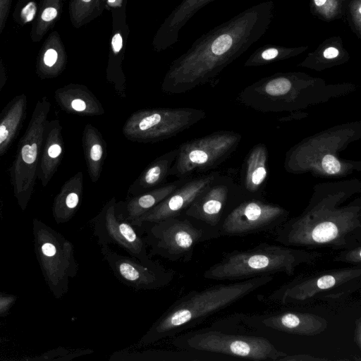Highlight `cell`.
Segmentation results:
<instances>
[{"mask_svg":"<svg viewBox=\"0 0 361 361\" xmlns=\"http://www.w3.org/2000/svg\"><path fill=\"white\" fill-rule=\"evenodd\" d=\"M344 16L352 32L361 39V0H348Z\"/></svg>","mask_w":361,"mask_h":361,"instance_id":"obj_34","label":"cell"},{"mask_svg":"<svg viewBox=\"0 0 361 361\" xmlns=\"http://www.w3.org/2000/svg\"><path fill=\"white\" fill-rule=\"evenodd\" d=\"M274 11V1H264L203 34L171 63L161 90L185 93L216 75L267 32Z\"/></svg>","mask_w":361,"mask_h":361,"instance_id":"obj_1","label":"cell"},{"mask_svg":"<svg viewBox=\"0 0 361 361\" xmlns=\"http://www.w3.org/2000/svg\"><path fill=\"white\" fill-rule=\"evenodd\" d=\"M226 197L223 186H209L191 203L184 214L209 226L218 228Z\"/></svg>","mask_w":361,"mask_h":361,"instance_id":"obj_20","label":"cell"},{"mask_svg":"<svg viewBox=\"0 0 361 361\" xmlns=\"http://www.w3.org/2000/svg\"><path fill=\"white\" fill-rule=\"evenodd\" d=\"M61 129L62 127L58 121H54L48 124V133L41 154L38 172V176L44 186L47 185L56 171L62 158L63 142Z\"/></svg>","mask_w":361,"mask_h":361,"instance_id":"obj_23","label":"cell"},{"mask_svg":"<svg viewBox=\"0 0 361 361\" xmlns=\"http://www.w3.org/2000/svg\"><path fill=\"white\" fill-rule=\"evenodd\" d=\"M171 343L179 349L219 353L253 360H280L287 355L276 348L266 338L229 334L213 328L177 335Z\"/></svg>","mask_w":361,"mask_h":361,"instance_id":"obj_6","label":"cell"},{"mask_svg":"<svg viewBox=\"0 0 361 361\" xmlns=\"http://www.w3.org/2000/svg\"><path fill=\"white\" fill-rule=\"evenodd\" d=\"M322 255L305 249L261 243L243 250L226 253L221 259L204 273V277L216 281H240L284 273L293 275L302 265L316 263Z\"/></svg>","mask_w":361,"mask_h":361,"instance_id":"obj_4","label":"cell"},{"mask_svg":"<svg viewBox=\"0 0 361 361\" xmlns=\"http://www.w3.org/2000/svg\"><path fill=\"white\" fill-rule=\"evenodd\" d=\"M228 145V136L219 133L182 143L169 176L184 179L195 171L212 166L226 153Z\"/></svg>","mask_w":361,"mask_h":361,"instance_id":"obj_13","label":"cell"},{"mask_svg":"<svg viewBox=\"0 0 361 361\" xmlns=\"http://www.w3.org/2000/svg\"><path fill=\"white\" fill-rule=\"evenodd\" d=\"M37 8L35 0L21 6H16L13 17L16 23L23 26L28 22L34 20L37 12Z\"/></svg>","mask_w":361,"mask_h":361,"instance_id":"obj_35","label":"cell"},{"mask_svg":"<svg viewBox=\"0 0 361 361\" xmlns=\"http://www.w3.org/2000/svg\"><path fill=\"white\" fill-rule=\"evenodd\" d=\"M67 54L61 37L57 31L51 32L39 49L37 68L41 75L54 77L66 67Z\"/></svg>","mask_w":361,"mask_h":361,"instance_id":"obj_24","label":"cell"},{"mask_svg":"<svg viewBox=\"0 0 361 361\" xmlns=\"http://www.w3.org/2000/svg\"><path fill=\"white\" fill-rule=\"evenodd\" d=\"M204 116L202 110L188 107L140 109L126 121L122 133L133 142H157L180 133Z\"/></svg>","mask_w":361,"mask_h":361,"instance_id":"obj_7","label":"cell"},{"mask_svg":"<svg viewBox=\"0 0 361 361\" xmlns=\"http://www.w3.org/2000/svg\"><path fill=\"white\" fill-rule=\"evenodd\" d=\"M322 171L329 175L338 174L342 170L340 161L332 154H326L320 161Z\"/></svg>","mask_w":361,"mask_h":361,"instance_id":"obj_37","label":"cell"},{"mask_svg":"<svg viewBox=\"0 0 361 361\" xmlns=\"http://www.w3.org/2000/svg\"><path fill=\"white\" fill-rule=\"evenodd\" d=\"M116 205V200L112 197L91 220L93 235L97 243L100 245H117L145 264H157L149 255L141 232L129 221L117 216Z\"/></svg>","mask_w":361,"mask_h":361,"instance_id":"obj_9","label":"cell"},{"mask_svg":"<svg viewBox=\"0 0 361 361\" xmlns=\"http://www.w3.org/2000/svg\"><path fill=\"white\" fill-rule=\"evenodd\" d=\"M309 49L308 45L285 47L282 45H264L254 51L245 66H259L267 63L296 56Z\"/></svg>","mask_w":361,"mask_h":361,"instance_id":"obj_29","label":"cell"},{"mask_svg":"<svg viewBox=\"0 0 361 361\" xmlns=\"http://www.w3.org/2000/svg\"><path fill=\"white\" fill-rule=\"evenodd\" d=\"M266 154L259 147L252 151L247 161L246 183L247 188L254 190L264 181L267 176Z\"/></svg>","mask_w":361,"mask_h":361,"instance_id":"obj_33","label":"cell"},{"mask_svg":"<svg viewBox=\"0 0 361 361\" xmlns=\"http://www.w3.org/2000/svg\"><path fill=\"white\" fill-rule=\"evenodd\" d=\"M214 178V176L208 175L184 181L156 207L131 224L135 227H140L183 214Z\"/></svg>","mask_w":361,"mask_h":361,"instance_id":"obj_14","label":"cell"},{"mask_svg":"<svg viewBox=\"0 0 361 361\" xmlns=\"http://www.w3.org/2000/svg\"><path fill=\"white\" fill-rule=\"evenodd\" d=\"M335 261L360 264L361 262V247H350L334 257Z\"/></svg>","mask_w":361,"mask_h":361,"instance_id":"obj_38","label":"cell"},{"mask_svg":"<svg viewBox=\"0 0 361 361\" xmlns=\"http://www.w3.org/2000/svg\"><path fill=\"white\" fill-rule=\"evenodd\" d=\"M137 228L144 231L151 258L159 256L172 262H189L198 244L220 236L218 228L184 214Z\"/></svg>","mask_w":361,"mask_h":361,"instance_id":"obj_5","label":"cell"},{"mask_svg":"<svg viewBox=\"0 0 361 361\" xmlns=\"http://www.w3.org/2000/svg\"><path fill=\"white\" fill-rule=\"evenodd\" d=\"M283 209L258 201L245 202L231 211L219 225L220 236H245L274 231L286 220Z\"/></svg>","mask_w":361,"mask_h":361,"instance_id":"obj_11","label":"cell"},{"mask_svg":"<svg viewBox=\"0 0 361 361\" xmlns=\"http://www.w3.org/2000/svg\"><path fill=\"white\" fill-rule=\"evenodd\" d=\"M292 87L290 80L286 76L275 77L264 86L266 92L271 96H280L288 93Z\"/></svg>","mask_w":361,"mask_h":361,"instance_id":"obj_36","label":"cell"},{"mask_svg":"<svg viewBox=\"0 0 361 361\" xmlns=\"http://www.w3.org/2000/svg\"><path fill=\"white\" fill-rule=\"evenodd\" d=\"M272 279L273 275L262 276L188 293L175 301L153 323L140 338L135 348L147 347L180 334Z\"/></svg>","mask_w":361,"mask_h":361,"instance_id":"obj_3","label":"cell"},{"mask_svg":"<svg viewBox=\"0 0 361 361\" xmlns=\"http://www.w3.org/2000/svg\"><path fill=\"white\" fill-rule=\"evenodd\" d=\"M101 254L116 278L137 290L163 288L174 279L173 270L159 263L147 264L130 255L120 254L109 245H101Z\"/></svg>","mask_w":361,"mask_h":361,"instance_id":"obj_10","label":"cell"},{"mask_svg":"<svg viewBox=\"0 0 361 361\" xmlns=\"http://www.w3.org/2000/svg\"><path fill=\"white\" fill-rule=\"evenodd\" d=\"M360 327H361V324H360V319H358V322H357V327H356V329H355V341L357 343L358 347L360 348L361 346H360V333H361V330H360Z\"/></svg>","mask_w":361,"mask_h":361,"instance_id":"obj_43","label":"cell"},{"mask_svg":"<svg viewBox=\"0 0 361 361\" xmlns=\"http://www.w3.org/2000/svg\"><path fill=\"white\" fill-rule=\"evenodd\" d=\"M128 0H106L104 10L111 11L127 7Z\"/></svg>","mask_w":361,"mask_h":361,"instance_id":"obj_40","label":"cell"},{"mask_svg":"<svg viewBox=\"0 0 361 361\" xmlns=\"http://www.w3.org/2000/svg\"><path fill=\"white\" fill-rule=\"evenodd\" d=\"M49 109L50 104L46 97L38 101L20 142L12 170L13 185L17 195L30 192L35 185Z\"/></svg>","mask_w":361,"mask_h":361,"instance_id":"obj_8","label":"cell"},{"mask_svg":"<svg viewBox=\"0 0 361 361\" xmlns=\"http://www.w3.org/2000/svg\"><path fill=\"white\" fill-rule=\"evenodd\" d=\"M83 191V173L78 171L63 185L59 194L60 203L69 215L78 207Z\"/></svg>","mask_w":361,"mask_h":361,"instance_id":"obj_31","label":"cell"},{"mask_svg":"<svg viewBox=\"0 0 361 361\" xmlns=\"http://www.w3.org/2000/svg\"><path fill=\"white\" fill-rule=\"evenodd\" d=\"M106 0H102V4L104 10V5H105Z\"/></svg>","mask_w":361,"mask_h":361,"instance_id":"obj_44","label":"cell"},{"mask_svg":"<svg viewBox=\"0 0 361 361\" xmlns=\"http://www.w3.org/2000/svg\"><path fill=\"white\" fill-rule=\"evenodd\" d=\"M214 0H183L165 18L152 40L154 49L160 52L178 40L180 30L202 8Z\"/></svg>","mask_w":361,"mask_h":361,"instance_id":"obj_16","label":"cell"},{"mask_svg":"<svg viewBox=\"0 0 361 361\" xmlns=\"http://www.w3.org/2000/svg\"><path fill=\"white\" fill-rule=\"evenodd\" d=\"M1 72H2V66H1V63L0 62V75H1Z\"/></svg>","mask_w":361,"mask_h":361,"instance_id":"obj_45","label":"cell"},{"mask_svg":"<svg viewBox=\"0 0 361 361\" xmlns=\"http://www.w3.org/2000/svg\"><path fill=\"white\" fill-rule=\"evenodd\" d=\"M26 97L20 95L11 104L0 121V154L13 139L24 116Z\"/></svg>","mask_w":361,"mask_h":361,"instance_id":"obj_28","label":"cell"},{"mask_svg":"<svg viewBox=\"0 0 361 361\" xmlns=\"http://www.w3.org/2000/svg\"><path fill=\"white\" fill-rule=\"evenodd\" d=\"M320 358H315L312 356L307 355H300L294 356L286 355L281 358L280 360H320Z\"/></svg>","mask_w":361,"mask_h":361,"instance_id":"obj_41","label":"cell"},{"mask_svg":"<svg viewBox=\"0 0 361 361\" xmlns=\"http://www.w3.org/2000/svg\"><path fill=\"white\" fill-rule=\"evenodd\" d=\"M56 99L66 111L82 116H102L105 110L94 94L79 84L66 85L56 92Z\"/></svg>","mask_w":361,"mask_h":361,"instance_id":"obj_18","label":"cell"},{"mask_svg":"<svg viewBox=\"0 0 361 361\" xmlns=\"http://www.w3.org/2000/svg\"><path fill=\"white\" fill-rule=\"evenodd\" d=\"M343 195L314 198L297 217L286 221L274 233L281 244L301 249H347L361 230L360 207H340Z\"/></svg>","mask_w":361,"mask_h":361,"instance_id":"obj_2","label":"cell"},{"mask_svg":"<svg viewBox=\"0 0 361 361\" xmlns=\"http://www.w3.org/2000/svg\"><path fill=\"white\" fill-rule=\"evenodd\" d=\"M104 11L102 0H70L69 18L75 28H80L99 17Z\"/></svg>","mask_w":361,"mask_h":361,"instance_id":"obj_30","label":"cell"},{"mask_svg":"<svg viewBox=\"0 0 361 361\" xmlns=\"http://www.w3.org/2000/svg\"><path fill=\"white\" fill-rule=\"evenodd\" d=\"M13 0H0V37L6 27Z\"/></svg>","mask_w":361,"mask_h":361,"instance_id":"obj_39","label":"cell"},{"mask_svg":"<svg viewBox=\"0 0 361 361\" xmlns=\"http://www.w3.org/2000/svg\"><path fill=\"white\" fill-rule=\"evenodd\" d=\"M64 1L40 0L30 32L32 42H40L54 27L61 17Z\"/></svg>","mask_w":361,"mask_h":361,"instance_id":"obj_27","label":"cell"},{"mask_svg":"<svg viewBox=\"0 0 361 361\" xmlns=\"http://www.w3.org/2000/svg\"><path fill=\"white\" fill-rule=\"evenodd\" d=\"M348 0H310L311 13L325 22L342 18Z\"/></svg>","mask_w":361,"mask_h":361,"instance_id":"obj_32","label":"cell"},{"mask_svg":"<svg viewBox=\"0 0 361 361\" xmlns=\"http://www.w3.org/2000/svg\"><path fill=\"white\" fill-rule=\"evenodd\" d=\"M185 180H176L133 196L121 206L116 205V215L119 219L132 223L150 211L173 192Z\"/></svg>","mask_w":361,"mask_h":361,"instance_id":"obj_19","label":"cell"},{"mask_svg":"<svg viewBox=\"0 0 361 361\" xmlns=\"http://www.w3.org/2000/svg\"><path fill=\"white\" fill-rule=\"evenodd\" d=\"M361 276V268L347 267L300 276L274 292L269 299L282 303L310 300L330 290L343 288Z\"/></svg>","mask_w":361,"mask_h":361,"instance_id":"obj_12","label":"cell"},{"mask_svg":"<svg viewBox=\"0 0 361 361\" xmlns=\"http://www.w3.org/2000/svg\"><path fill=\"white\" fill-rule=\"evenodd\" d=\"M111 14V32L109 40V50L106 78L117 95L126 98V77L123 63L128 44L129 26L127 21L126 8L110 11Z\"/></svg>","mask_w":361,"mask_h":361,"instance_id":"obj_15","label":"cell"},{"mask_svg":"<svg viewBox=\"0 0 361 361\" xmlns=\"http://www.w3.org/2000/svg\"><path fill=\"white\" fill-rule=\"evenodd\" d=\"M178 152L177 147L152 161L130 185L128 195L135 196L161 185L169 176Z\"/></svg>","mask_w":361,"mask_h":361,"instance_id":"obj_21","label":"cell"},{"mask_svg":"<svg viewBox=\"0 0 361 361\" xmlns=\"http://www.w3.org/2000/svg\"><path fill=\"white\" fill-rule=\"evenodd\" d=\"M82 145L88 175L95 183L100 178L106 157V142L99 130L87 123L82 132Z\"/></svg>","mask_w":361,"mask_h":361,"instance_id":"obj_22","label":"cell"},{"mask_svg":"<svg viewBox=\"0 0 361 361\" xmlns=\"http://www.w3.org/2000/svg\"><path fill=\"white\" fill-rule=\"evenodd\" d=\"M178 350H121L114 352L110 361H192L199 358L200 351Z\"/></svg>","mask_w":361,"mask_h":361,"instance_id":"obj_26","label":"cell"},{"mask_svg":"<svg viewBox=\"0 0 361 361\" xmlns=\"http://www.w3.org/2000/svg\"><path fill=\"white\" fill-rule=\"evenodd\" d=\"M262 323L269 328L302 336L319 334L328 326V322L324 317L301 312H286L269 316L264 319Z\"/></svg>","mask_w":361,"mask_h":361,"instance_id":"obj_17","label":"cell"},{"mask_svg":"<svg viewBox=\"0 0 361 361\" xmlns=\"http://www.w3.org/2000/svg\"><path fill=\"white\" fill-rule=\"evenodd\" d=\"M349 54L340 36H333L324 39L317 49L309 53L300 66L323 69L345 63Z\"/></svg>","mask_w":361,"mask_h":361,"instance_id":"obj_25","label":"cell"},{"mask_svg":"<svg viewBox=\"0 0 361 361\" xmlns=\"http://www.w3.org/2000/svg\"><path fill=\"white\" fill-rule=\"evenodd\" d=\"M42 252L48 257H52L56 252V247L49 243L44 244L42 247Z\"/></svg>","mask_w":361,"mask_h":361,"instance_id":"obj_42","label":"cell"}]
</instances>
